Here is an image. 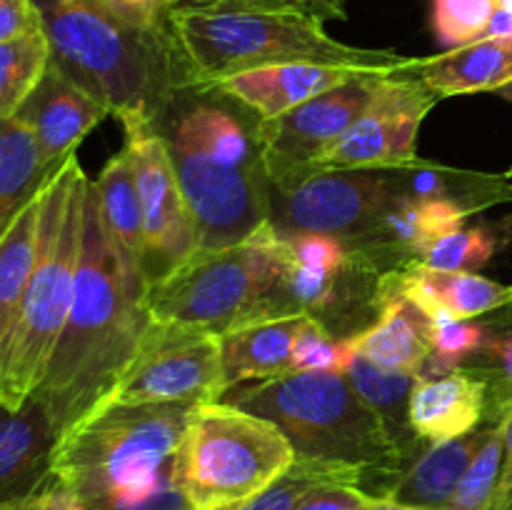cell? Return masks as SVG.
Wrapping results in <instances>:
<instances>
[{
  "instance_id": "5b68a950",
  "label": "cell",
  "mask_w": 512,
  "mask_h": 510,
  "mask_svg": "<svg viewBox=\"0 0 512 510\" xmlns=\"http://www.w3.org/2000/svg\"><path fill=\"white\" fill-rule=\"evenodd\" d=\"M88 183L73 153L40 190L33 273L13 328L0 343V405L20 408L38 390L63 333L80 263Z\"/></svg>"
},
{
  "instance_id": "30bf717a",
  "label": "cell",
  "mask_w": 512,
  "mask_h": 510,
  "mask_svg": "<svg viewBox=\"0 0 512 510\" xmlns=\"http://www.w3.org/2000/svg\"><path fill=\"white\" fill-rule=\"evenodd\" d=\"M223 395L220 335L198 325L150 318L128 368L105 403L203 405Z\"/></svg>"
},
{
  "instance_id": "ab89813d",
  "label": "cell",
  "mask_w": 512,
  "mask_h": 510,
  "mask_svg": "<svg viewBox=\"0 0 512 510\" xmlns=\"http://www.w3.org/2000/svg\"><path fill=\"white\" fill-rule=\"evenodd\" d=\"M483 353H488L490 358L498 363V370H500L503 398H500L498 415H495V420H500V418H503L505 410H508L512 405V335H510V338H503V340L490 338V343L485 345Z\"/></svg>"
},
{
  "instance_id": "d590c367",
  "label": "cell",
  "mask_w": 512,
  "mask_h": 510,
  "mask_svg": "<svg viewBox=\"0 0 512 510\" xmlns=\"http://www.w3.org/2000/svg\"><path fill=\"white\" fill-rule=\"evenodd\" d=\"M175 10H255L303 15L310 20H343L345 0H173Z\"/></svg>"
},
{
  "instance_id": "8d00e7d4",
  "label": "cell",
  "mask_w": 512,
  "mask_h": 510,
  "mask_svg": "<svg viewBox=\"0 0 512 510\" xmlns=\"http://www.w3.org/2000/svg\"><path fill=\"white\" fill-rule=\"evenodd\" d=\"M285 240H288L290 255L308 268L325 270V273H345L355 263L353 250L333 235L305 233Z\"/></svg>"
},
{
  "instance_id": "ffe728a7",
  "label": "cell",
  "mask_w": 512,
  "mask_h": 510,
  "mask_svg": "<svg viewBox=\"0 0 512 510\" xmlns=\"http://www.w3.org/2000/svg\"><path fill=\"white\" fill-rule=\"evenodd\" d=\"M375 303L380 315L370 328L358 330L348 340L355 355L383 368L408 370L423 375L433 345H430V320L408 298L378 280Z\"/></svg>"
},
{
  "instance_id": "8992f818",
  "label": "cell",
  "mask_w": 512,
  "mask_h": 510,
  "mask_svg": "<svg viewBox=\"0 0 512 510\" xmlns=\"http://www.w3.org/2000/svg\"><path fill=\"white\" fill-rule=\"evenodd\" d=\"M173 28L195 88L265 65L313 63L370 73H408L415 58L358 48L328 35L325 23L255 10H173Z\"/></svg>"
},
{
  "instance_id": "b9f144b4",
  "label": "cell",
  "mask_w": 512,
  "mask_h": 510,
  "mask_svg": "<svg viewBox=\"0 0 512 510\" xmlns=\"http://www.w3.org/2000/svg\"><path fill=\"white\" fill-rule=\"evenodd\" d=\"M483 38L500 40V43L512 45V13H508V10H503V8L495 10Z\"/></svg>"
},
{
  "instance_id": "44dd1931",
  "label": "cell",
  "mask_w": 512,
  "mask_h": 510,
  "mask_svg": "<svg viewBox=\"0 0 512 510\" xmlns=\"http://www.w3.org/2000/svg\"><path fill=\"white\" fill-rule=\"evenodd\" d=\"M313 315L258 320L220 335L225 393L243 383L293 373V348Z\"/></svg>"
},
{
  "instance_id": "836d02e7",
  "label": "cell",
  "mask_w": 512,
  "mask_h": 510,
  "mask_svg": "<svg viewBox=\"0 0 512 510\" xmlns=\"http://www.w3.org/2000/svg\"><path fill=\"white\" fill-rule=\"evenodd\" d=\"M498 0H433L435 38L445 48L475 43L488 30Z\"/></svg>"
},
{
  "instance_id": "1f68e13d",
  "label": "cell",
  "mask_w": 512,
  "mask_h": 510,
  "mask_svg": "<svg viewBox=\"0 0 512 510\" xmlns=\"http://www.w3.org/2000/svg\"><path fill=\"white\" fill-rule=\"evenodd\" d=\"M428 320L433 353L425 363L423 375H430V378L460 368L465 358L483 353L485 345L490 343L488 330L478 323H470V320H458L450 318V315H438V318Z\"/></svg>"
},
{
  "instance_id": "83f0119b",
  "label": "cell",
  "mask_w": 512,
  "mask_h": 510,
  "mask_svg": "<svg viewBox=\"0 0 512 510\" xmlns=\"http://www.w3.org/2000/svg\"><path fill=\"white\" fill-rule=\"evenodd\" d=\"M43 190V188H40ZM40 223V193L15 218L5 238L0 240V343L10 333L28 288L35 265Z\"/></svg>"
},
{
  "instance_id": "277c9868",
  "label": "cell",
  "mask_w": 512,
  "mask_h": 510,
  "mask_svg": "<svg viewBox=\"0 0 512 510\" xmlns=\"http://www.w3.org/2000/svg\"><path fill=\"white\" fill-rule=\"evenodd\" d=\"M220 400L273 420L298 458L360 470L365 493L375 498L388 500L410 465L380 415L343 373L293 370L230 388Z\"/></svg>"
},
{
  "instance_id": "7dc6e473",
  "label": "cell",
  "mask_w": 512,
  "mask_h": 510,
  "mask_svg": "<svg viewBox=\"0 0 512 510\" xmlns=\"http://www.w3.org/2000/svg\"><path fill=\"white\" fill-rule=\"evenodd\" d=\"M388 510H408V508H403V505H395L393 500H390V508Z\"/></svg>"
},
{
  "instance_id": "ba28073f",
  "label": "cell",
  "mask_w": 512,
  "mask_h": 510,
  "mask_svg": "<svg viewBox=\"0 0 512 510\" xmlns=\"http://www.w3.org/2000/svg\"><path fill=\"white\" fill-rule=\"evenodd\" d=\"M293 460V445L273 420L215 400L190 415L178 448V483L195 510H215L268 488Z\"/></svg>"
},
{
  "instance_id": "e575fe53",
  "label": "cell",
  "mask_w": 512,
  "mask_h": 510,
  "mask_svg": "<svg viewBox=\"0 0 512 510\" xmlns=\"http://www.w3.org/2000/svg\"><path fill=\"white\" fill-rule=\"evenodd\" d=\"M348 340H338L320 318H310L293 348V370L310 373H343L353 360Z\"/></svg>"
},
{
  "instance_id": "8fae6325",
  "label": "cell",
  "mask_w": 512,
  "mask_h": 510,
  "mask_svg": "<svg viewBox=\"0 0 512 510\" xmlns=\"http://www.w3.org/2000/svg\"><path fill=\"white\" fill-rule=\"evenodd\" d=\"M400 193V178L375 170H318L290 188H270V223L283 238L333 235L350 250H365Z\"/></svg>"
},
{
  "instance_id": "4316f807",
  "label": "cell",
  "mask_w": 512,
  "mask_h": 510,
  "mask_svg": "<svg viewBox=\"0 0 512 510\" xmlns=\"http://www.w3.org/2000/svg\"><path fill=\"white\" fill-rule=\"evenodd\" d=\"M93 188L113 240L123 248L128 258H133L140 265V255H143V203H140L138 180H135L133 155L125 145L103 165L98 180H93Z\"/></svg>"
},
{
  "instance_id": "cb8c5ba5",
  "label": "cell",
  "mask_w": 512,
  "mask_h": 510,
  "mask_svg": "<svg viewBox=\"0 0 512 510\" xmlns=\"http://www.w3.org/2000/svg\"><path fill=\"white\" fill-rule=\"evenodd\" d=\"M468 215L470 210L453 198H415L403 190L380 218L373 243L360 253L370 258L383 250H398L415 260L425 245L463 228Z\"/></svg>"
},
{
  "instance_id": "d6986e66",
  "label": "cell",
  "mask_w": 512,
  "mask_h": 510,
  "mask_svg": "<svg viewBox=\"0 0 512 510\" xmlns=\"http://www.w3.org/2000/svg\"><path fill=\"white\" fill-rule=\"evenodd\" d=\"M488 410V380L455 368L445 375H420L410 393V425L423 443L458 438L480 425Z\"/></svg>"
},
{
  "instance_id": "7bdbcfd3",
  "label": "cell",
  "mask_w": 512,
  "mask_h": 510,
  "mask_svg": "<svg viewBox=\"0 0 512 510\" xmlns=\"http://www.w3.org/2000/svg\"><path fill=\"white\" fill-rule=\"evenodd\" d=\"M120 3L138 10V13L150 15V18H170L175 10L173 0H120Z\"/></svg>"
},
{
  "instance_id": "ac0fdd59",
  "label": "cell",
  "mask_w": 512,
  "mask_h": 510,
  "mask_svg": "<svg viewBox=\"0 0 512 510\" xmlns=\"http://www.w3.org/2000/svg\"><path fill=\"white\" fill-rule=\"evenodd\" d=\"M358 73H370V70L285 63L245 70V73L230 75V78L218 80L213 85H203V88L218 90L220 95L230 98L233 103H240L250 113H258L260 120H270L338 88Z\"/></svg>"
},
{
  "instance_id": "9a60e30c",
  "label": "cell",
  "mask_w": 512,
  "mask_h": 510,
  "mask_svg": "<svg viewBox=\"0 0 512 510\" xmlns=\"http://www.w3.org/2000/svg\"><path fill=\"white\" fill-rule=\"evenodd\" d=\"M58 430L35 395L20 408L0 405V508L38 500L53 480Z\"/></svg>"
},
{
  "instance_id": "ee69618b",
  "label": "cell",
  "mask_w": 512,
  "mask_h": 510,
  "mask_svg": "<svg viewBox=\"0 0 512 510\" xmlns=\"http://www.w3.org/2000/svg\"><path fill=\"white\" fill-rule=\"evenodd\" d=\"M0 510H45L40 500H33V503H23V505H5Z\"/></svg>"
},
{
  "instance_id": "d4e9b609",
  "label": "cell",
  "mask_w": 512,
  "mask_h": 510,
  "mask_svg": "<svg viewBox=\"0 0 512 510\" xmlns=\"http://www.w3.org/2000/svg\"><path fill=\"white\" fill-rule=\"evenodd\" d=\"M345 378L350 380L355 393L380 415L405 458L413 463L423 453L425 445H430L423 443L410 425V393L420 375L408 373V370L383 368V365L365 360L363 355H353L348 370H345Z\"/></svg>"
},
{
  "instance_id": "7a4b0ae2",
  "label": "cell",
  "mask_w": 512,
  "mask_h": 510,
  "mask_svg": "<svg viewBox=\"0 0 512 510\" xmlns=\"http://www.w3.org/2000/svg\"><path fill=\"white\" fill-rule=\"evenodd\" d=\"M195 403H105L58 440L45 510H195L178 448Z\"/></svg>"
},
{
  "instance_id": "5bb4252c",
  "label": "cell",
  "mask_w": 512,
  "mask_h": 510,
  "mask_svg": "<svg viewBox=\"0 0 512 510\" xmlns=\"http://www.w3.org/2000/svg\"><path fill=\"white\" fill-rule=\"evenodd\" d=\"M440 100L413 73H390L348 133L323 158L320 170H405L415 155L420 125Z\"/></svg>"
},
{
  "instance_id": "e0dca14e",
  "label": "cell",
  "mask_w": 512,
  "mask_h": 510,
  "mask_svg": "<svg viewBox=\"0 0 512 510\" xmlns=\"http://www.w3.org/2000/svg\"><path fill=\"white\" fill-rule=\"evenodd\" d=\"M380 283L408 298L428 318L450 315L473 320L512 303V285L465 270H435L418 260H408L403 268L385 273Z\"/></svg>"
},
{
  "instance_id": "f546056e",
  "label": "cell",
  "mask_w": 512,
  "mask_h": 510,
  "mask_svg": "<svg viewBox=\"0 0 512 510\" xmlns=\"http://www.w3.org/2000/svg\"><path fill=\"white\" fill-rule=\"evenodd\" d=\"M50 43L45 30H33L0 43V120L15 118L48 70Z\"/></svg>"
},
{
  "instance_id": "6da1fadb",
  "label": "cell",
  "mask_w": 512,
  "mask_h": 510,
  "mask_svg": "<svg viewBox=\"0 0 512 510\" xmlns=\"http://www.w3.org/2000/svg\"><path fill=\"white\" fill-rule=\"evenodd\" d=\"M145 290L140 265L110 235L90 180L73 303L43 383L33 393L60 438L110 398L128 368L150 323Z\"/></svg>"
},
{
  "instance_id": "f1b7e54d",
  "label": "cell",
  "mask_w": 512,
  "mask_h": 510,
  "mask_svg": "<svg viewBox=\"0 0 512 510\" xmlns=\"http://www.w3.org/2000/svg\"><path fill=\"white\" fill-rule=\"evenodd\" d=\"M328 485H353V488L365 490V478L360 470L348 468V465L295 455L293 465L283 475H278L268 488L240 503L215 510H295L305 495L318 488H328Z\"/></svg>"
},
{
  "instance_id": "2e32d148",
  "label": "cell",
  "mask_w": 512,
  "mask_h": 510,
  "mask_svg": "<svg viewBox=\"0 0 512 510\" xmlns=\"http://www.w3.org/2000/svg\"><path fill=\"white\" fill-rule=\"evenodd\" d=\"M108 115L88 90L80 88L50 60L43 80L20 105L15 118L33 133L45 168L55 170Z\"/></svg>"
},
{
  "instance_id": "f6af8a7d",
  "label": "cell",
  "mask_w": 512,
  "mask_h": 510,
  "mask_svg": "<svg viewBox=\"0 0 512 510\" xmlns=\"http://www.w3.org/2000/svg\"><path fill=\"white\" fill-rule=\"evenodd\" d=\"M498 95H500V98L510 100V103H512V83L505 85V88H500V90H498Z\"/></svg>"
},
{
  "instance_id": "52a82bcc",
  "label": "cell",
  "mask_w": 512,
  "mask_h": 510,
  "mask_svg": "<svg viewBox=\"0 0 512 510\" xmlns=\"http://www.w3.org/2000/svg\"><path fill=\"white\" fill-rule=\"evenodd\" d=\"M288 243L273 223L230 248L195 250L185 263L145 290L155 320L198 325L225 335L243 325L295 313L285 295Z\"/></svg>"
},
{
  "instance_id": "74e56055",
  "label": "cell",
  "mask_w": 512,
  "mask_h": 510,
  "mask_svg": "<svg viewBox=\"0 0 512 510\" xmlns=\"http://www.w3.org/2000/svg\"><path fill=\"white\" fill-rule=\"evenodd\" d=\"M390 500L375 498L353 485H328L300 500L295 510H388Z\"/></svg>"
},
{
  "instance_id": "603a6c76",
  "label": "cell",
  "mask_w": 512,
  "mask_h": 510,
  "mask_svg": "<svg viewBox=\"0 0 512 510\" xmlns=\"http://www.w3.org/2000/svg\"><path fill=\"white\" fill-rule=\"evenodd\" d=\"M408 73L418 75L440 98L480 93L512 83V45L500 40L480 38L475 43L450 48L435 58H415Z\"/></svg>"
},
{
  "instance_id": "4dcf8cb0",
  "label": "cell",
  "mask_w": 512,
  "mask_h": 510,
  "mask_svg": "<svg viewBox=\"0 0 512 510\" xmlns=\"http://www.w3.org/2000/svg\"><path fill=\"white\" fill-rule=\"evenodd\" d=\"M503 455V420H495L488 440L475 453V458L470 460L468 470L460 478L458 488H455L445 510H493L495 498H498L500 475H503Z\"/></svg>"
},
{
  "instance_id": "9c48e42d",
  "label": "cell",
  "mask_w": 512,
  "mask_h": 510,
  "mask_svg": "<svg viewBox=\"0 0 512 510\" xmlns=\"http://www.w3.org/2000/svg\"><path fill=\"white\" fill-rule=\"evenodd\" d=\"M168 145L175 175L193 215L198 250L238 245L270 223V183L263 170H248L210 153L170 120L155 123Z\"/></svg>"
},
{
  "instance_id": "7c38bea8",
  "label": "cell",
  "mask_w": 512,
  "mask_h": 510,
  "mask_svg": "<svg viewBox=\"0 0 512 510\" xmlns=\"http://www.w3.org/2000/svg\"><path fill=\"white\" fill-rule=\"evenodd\" d=\"M385 75L390 73H358L278 118H258L255 140L270 188H290L318 173L325 155L368 108Z\"/></svg>"
},
{
  "instance_id": "d6a6232c",
  "label": "cell",
  "mask_w": 512,
  "mask_h": 510,
  "mask_svg": "<svg viewBox=\"0 0 512 510\" xmlns=\"http://www.w3.org/2000/svg\"><path fill=\"white\" fill-rule=\"evenodd\" d=\"M495 253V235L488 228H458L433 240L418 253V263L435 270H465L475 273Z\"/></svg>"
},
{
  "instance_id": "7402d4cb",
  "label": "cell",
  "mask_w": 512,
  "mask_h": 510,
  "mask_svg": "<svg viewBox=\"0 0 512 510\" xmlns=\"http://www.w3.org/2000/svg\"><path fill=\"white\" fill-rule=\"evenodd\" d=\"M490 430H493V425L475 428L470 433L458 435V438L425 445L423 453L400 475L395 488L390 490L388 500L408 510H445L460 478L468 470L470 460L488 440Z\"/></svg>"
},
{
  "instance_id": "4fadbf2b",
  "label": "cell",
  "mask_w": 512,
  "mask_h": 510,
  "mask_svg": "<svg viewBox=\"0 0 512 510\" xmlns=\"http://www.w3.org/2000/svg\"><path fill=\"white\" fill-rule=\"evenodd\" d=\"M123 130L143 203L140 273L153 285L198 250V233L158 128L153 123H125Z\"/></svg>"
},
{
  "instance_id": "f35d334b",
  "label": "cell",
  "mask_w": 512,
  "mask_h": 510,
  "mask_svg": "<svg viewBox=\"0 0 512 510\" xmlns=\"http://www.w3.org/2000/svg\"><path fill=\"white\" fill-rule=\"evenodd\" d=\"M43 28L35 0H0V43Z\"/></svg>"
},
{
  "instance_id": "3957f363",
  "label": "cell",
  "mask_w": 512,
  "mask_h": 510,
  "mask_svg": "<svg viewBox=\"0 0 512 510\" xmlns=\"http://www.w3.org/2000/svg\"><path fill=\"white\" fill-rule=\"evenodd\" d=\"M53 63L120 123H158L193 85L170 18L120 0H35Z\"/></svg>"
},
{
  "instance_id": "bcb514c9",
  "label": "cell",
  "mask_w": 512,
  "mask_h": 510,
  "mask_svg": "<svg viewBox=\"0 0 512 510\" xmlns=\"http://www.w3.org/2000/svg\"><path fill=\"white\" fill-rule=\"evenodd\" d=\"M498 8L508 10V13H512V0H498Z\"/></svg>"
},
{
  "instance_id": "60d3db41",
  "label": "cell",
  "mask_w": 512,
  "mask_h": 510,
  "mask_svg": "<svg viewBox=\"0 0 512 510\" xmlns=\"http://www.w3.org/2000/svg\"><path fill=\"white\" fill-rule=\"evenodd\" d=\"M503 435H505V455H503V475H500L498 498L493 510H512V405L503 413Z\"/></svg>"
},
{
  "instance_id": "484cf974",
  "label": "cell",
  "mask_w": 512,
  "mask_h": 510,
  "mask_svg": "<svg viewBox=\"0 0 512 510\" xmlns=\"http://www.w3.org/2000/svg\"><path fill=\"white\" fill-rule=\"evenodd\" d=\"M55 170L43 165L28 125L0 120V240Z\"/></svg>"
}]
</instances>
